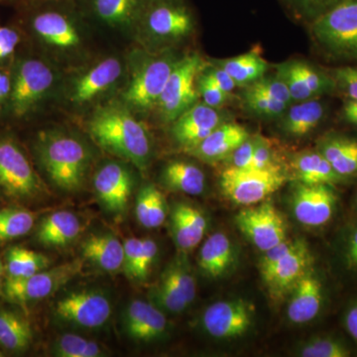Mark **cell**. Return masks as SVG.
Masks as SVG:
<instances>
[{"instance_id":"obj_49","label":"cell","mask_w":357,"mask_h":357,"mask_svg":"<svg viewBox=\"0 0 357 357\" xmlns=\"http://www.w3.org/2000/svg\"><path fill=\"white\" fill-rule=\"evenodd\" d=\"M335 91L347 98L357 100V67H342L332 70Z\"/></svg>"},{"instance_id":"obj_38","label":"cell","mask_w":357,"mask_h":357,"mask_svg":"<svg viewBox=\"0 0 357 357\" xmlns=\"http://www.w3.org/2000/svg\"><path fill=\"white\" fill-rule=\"evenodd\" d=\"M243 102L250 114L266 119H280L289 107L287 103L279 102L249 88L244 91Z\"/></svg>"},{"instance_id":"obj_9","label":"cell","mask_w":357,"mask_h":357,"mask_svg":"<svg viewBox=\"0 0 357 357\" xmlns=\"http://www.w3.org/2000/svg\"><path fill=\"white\" fill-rule=\"evenodd\" d=\"M208 63L199 53L183 55L174 68L154 114L169 126L181 114L199 102L198 79Z\"/></svg>"},{"instance_id":"obj_23","label":"cell","mask_w":357,"mask_h":357,"mask_svg":"<svg viewBox=\"0 0 357 357\" xmlns=\"http://www.w3.org/2000/svg\"><path fill=\"white\" fill-rule=\"evenodd\" d=\"M250 136L248 129L236 122H223L196 146L185 151L206 163L225 161L241 143Z\"/></svg>"},{"instance_id":"obj_58","label":"cell","mask_w":357,"mask_h":357,"mask_svg":"<svg viewBox=\"0 0 357 357\" xmlns=\"http://www.w3.org/2000/svg\"><path fill=\"white\" fill-rule=\"evenodd\" d=\"M15 0H0V3H13Z\"/></svg>"},{"instance_id":"obj_25","label":"cell","mask_w":357,"mask_h":357,"mask_svg":"<svg viewBox=\"0 0 357 357\" xmlns=\"http://www.w3.org/2000/svg\"><path fill=\"white\" fill-rule=\"evenodd\" d=\"M326 116V103L319 98L294 102L278 119L279 128L289 137H306L323 123Z\"/></svg>"},{"instance_id":"obj_27","label":"cell","mask_w":357,"mask_h":357,"mask_svg":"<svg viewBox=\"0 0 357 357\" xmlns=\"http://www.w3.org/2000/svg\"><path fill=\"white\" fill-rule=\"evenodd\" d=\"M82 255L102 271L116 273L123 265V243L110 234H91L82 243Z\"/></svg>"},{"instance_id":"obj_46","label":"cell","mask_w":357,"mask_h":357,"mask_svg":"<svg viewBox=\"0 0 357 357\" xmlns=\"http://www.w3.org/2000/svg\"><path fill=\"white\" fill-rule=\"evenodd\" d=\"M250 168L258 170H282L273 146L262 135H257V143L251 160Z\"/></svg>"},{"instance_id":"obj_55","label":"cell","mask_w":357,"mask_h":357,"mask_svg":"<svg viewBox=\"0 0 357 357\" xmlns=\"http://www.w3.org/2000/svg\"><path fill=\"white\" fill-rule=\"evenodd\" d=\"M340 114L345 122L357 128V100L347 98L342 105Z\"/></svg>"},{"instance_id":"obj_54","label":"cell","mask_w":357,"mask_h":357,"mask_svg":"<svg viewBox=\"0 0 357 357\" xmlns=\"http://www.w3.org/2000/svg\"><path fill=\"white\" fill-rule=\"evenodd\" d=\"M10 68H0V119L10 93Z\"/></svg>"},{"instance_id":"obj_22","label":"cell","mask_w":357,"mask_h":357,"mask_svg":"<svg viewBox=\"0 0 357 357\" xmlns=\"http://www.w3.org/2000/svg\"><path fill=\"white\" fill-rule=\"evenodd\" d=\"M123 328L131 340L150 342L166 335L168 321L153 303L133 300L123 312Z\"/></svg>"},{"instance_id":"obj_3","label":"cell","mask_w":357,"mask_h":357,"mask_svg":"<svg viewBox=\"0 0 357 357\" xmlns=\"http://www.w3.org/2000/svg\"><path fill=\"white\" fill-rule=\"evenodd\" d=\"M126 76L124 55L96 54L83 64L63 70L53 105L65 114L84 119L116 98Z\"/></svg>"},{"instance_id":"obj_13","label":"cell","mask_w":357,"mask_h":357,"mask_svg":"<svg viewBox=\"0 0 357 357\" xmlns=\"http://www.w3.org/2000/svg\"><path fill=\"white\" fill-rule=\"evenodd\" d=\"M84 259L47 268L25 278H6L2 285L4 297L15 304L26 305L46 299L81 272Z\"/></svg>"},{"instance_id":"obj_43","label":"cell","mask_w":357,"mask_h":357,"mask_svg":"<svg viewBox=\"0 0 357 357\" xmlns=\"http://www.w3.org/2000/svg\"><path fill=\"white\" fill-rule=\"evenodd\" d=\"M198 91L202 102L213 109H222L229 102L232 95L225 93L220 89L208 75L204 70L198 79Z\"/></svg>"},{"instance_id":"obj_35","label":"cell","mask_w":357,"mask_h":357,"mask_svg":"<svg viewBox=\"0 0 357 357\" xmlns=\"http://www.w3.org/2000/svg\"><path fill=\"white\" fill-rule=\"evenodd\" d=\"M160 280L165 282L178 296L191 306L196 298L197 286L191 265L185 252H180L164 270Z\"/></svg>"},{"instance_id":"obj_6","label":"cell","mask_w":357,"mask_h":357,"mask_svg":"<svg viewBox=\"0 0 357 357\" xmlns=\"http://www.w3.org/2000/svg\"><path fill=\"white\" fill-rule=\"evenodd\" d=\"M182 56L177 50L153 53L134 44L124 55L126 81L116 100L140 119L154 114L167 81Z\"/></svg>"},{"instance_id":"obj_39","label":"cell","mask_w":357,"mask_h":357,"mask_svg":"<svg viewBox=\"0 0 357 357\" xmlns=\"http://www.w3.org/2000/svg\"><path fill=\"white\" fill-rule=\"evenodd\" d=\"M292 63L314 98H319L335 91L332 75L326 74L323 70L304 61L292 60Z\"/></svg>"},{"instance_id":"obj_1","label":"cell","mask_w":357,"mask_h":357,"mask_svg":"<svg viewBox=\"0 0 357 357\" xmlns=\"http://www.w3.org/2000/svg\"><path fill=\"white\" fill-rule=\"evenodd\" d=\"M20 9L35 53L61 70L83 64L96 55L91 34L95 27L74 0H54Z\"/></svg>"},{"instance_id":"obj_45","label":"cell","mask_w":357,"mask_h":357,"mask_svg":"<svg viewBox=\"0 0 357 357\" xmlns=\"http://www.w3.org/2000/svg\"><path fill=\"white\" fill-rule=\"evenodd\" d=\"M20 32L15 27H0V68H8L13 64L22 41Z\"/></svg>"},{"instance_id":"obj_60","label":"cell","mask_w":357,"mask_h":357,"mask_svg":"<svg viewBox=\"0 0 357 357\" xmlns=\"http://www.w3.org/2000/svg\"><path fill=\"white\" fill-rule=\"evenodd\" d=\"M356 210H357V195H356Z\"/></svg>"},{"instance_id":"obj_5","label":"cell","mask_w":357,"mask_h":357,"mask_svg":"<svg viewBox=\"0 0 357 357\" xmlns=\"http://www.w3.org/2000/svg\"><path fill=\"white\" fill-rule=\"evenodd\" d=\"M9 68L10 93L0 119L30 121L53 105L62 77L60 68L35 52L17 54Z\"/></svg>"},{"instance_id":"obj_31","label":"cell","mask_w":357,"mask_h":357,"mask_svg":"<svg viewBox=\"0 0 357 357\" xmlns=\"http://www.w3.org/2000/svg\"><path fill=\"white\" fill-rule=\"evenodd\" d=\"M290 164L296 180L302 184L331 185L335 187L345 182L317 149L306 150L296 154Z\"/></svg>"},{"instance_id":"obj_30","label":"cell","mask_w":357,"mask_h":357,"mask_svg":"<svg viewBox=\"0 0 357 357\" xmlns=\"http://www.w3.org/2000/svg\"><path fill=\"white\" fill-rule=\"evenodd\" d=\"M236 260V249L227 234L215 232L199 249V269L210 278H220L229 271Z\"/></svg>"},{"instance_id":"obj_50","label":"cell","mask_w":357,"mask_h":357,"mask_svg":"<svg viewBox=\"0 0 357 357\" xmlns=\"http://www.w3.org/2000/svg\"><path fill=\"white\" fill-rule=\"evenodd\" d=\"M257 143V135L249 136L248 139L241 143L238 147L227 157L225 161L229 163L227 167L236 168H250L251 160Z\"/></svg>"},{"instance_id":"obj_41","label":"cell","mask_w":357,"mask_h":357,"mask_svg":"<svg viewBox=\"0 0 357 357\" xmlns=\"http://www.w3.org/2000/svg\"><path fill=\"white\" fill-rule=\"evenodd\" d=\"M295 16L311 24L344 0H283Z\"/></svg>"},{"instance_id":"obj_28","label":"cell","mask_w":357,"mask_h":357,"mask_svg":"<svg viewBox=\"0 0 357 357\" xmlns=\"http://www.w3.org/2000/svg\"><path fill=\"white\" fill-rule=\"evenodd\" d=\"M83 231V225L76 215L69 211H54L40 222L36 238L49 248H64L74 243Z\"/></svg>"},{"instance_id":"obj_15","label":"cell","mask_w":357,"mask_h":357,"mask_svg":"<svg viewBox=\"0 0 357 357\" xmlns=\"http://www.w3.org/2000/svg\"><path fill=\"white\" fill-rule=\"evenodd\" d=\"M130 166L122 160H107L93 174L96 199L110 215H121L128 211L136 181Z\"/></svg>"},{"instance_id":"obj_29","label":"cell","mask_w":357,"mask_h":357,"mask_svg":"<svg viewBox=\"0 0 357 357\" xmlns=\"http://www.w3.org/2000/svg\"><path fill=\"white\" fill-rule=\"evenodd\" d=\"M160 182L172 192L199 196L206 187L203 169L187 160H171L162 168Z\"/></svg>"},{"instance_id":"obj_20","label":"cell","mask_w":357,"mask_h":357,"mask_svg":"<svg viewBox=\"0 0 357 357\" xmlns=\"http://www.w3.org/2000/svg\"><path fill=\"white\" fill-rule=\"evenodd\" d=\"M314 266V256L307 241L298 238L295 248L275 263L262 276L265 285L274 299L289 295L297 282Z\"/></svg>"},{"instance_id":"obj_48","label":"cell","mask_w":357,"mask_h":357,"mask_svg":"<svg viewBox=\"0 0 357 357\" xmlns=\"http://www.w3.org/2000/svg\"><path fill=\"white\" fill-rule=\"evenodd\" d=\"M158 255V246L151 238H141L139 255L134 280H146Z\"/></svg>"},{"instance_id":"obj_21","label":"cell","mask_w":357,"mask_h":357,"mask_svg":"<svg viewBox=\"0 0 357 357\" xmlns=\"http://www.w3.org/2000/svg\"><path fill=\"white\" fill-rule=\"evenodd\" d=\"M289 295V321L294 325L311 323L319 316L325 302L323 280L312 268L297 282Z\"/></svg>"},{"instance_id":"obj_53","label":"cell","mask_w":357,"mask_h":357,"mask_svg":"<svg viewBox=\"0 0 357 357\" xmlns=\"http://www.w3.org/2000/svg\"><path fill=\"white\" fill-rule=\"evenodd\" d=\"M345 331L357 344V299L351 303L344 316Z\"/></svg>"},{"instance_id":"obj_14","label":"cell","mask_w":357,"mask_h":357,"mask_svg":"<svg viewBox=\"0 0 357 357\" xmlns=\"http://www.w3.org/2000/svg\"><path fill=\"white\" fill-rule=\"evenodd\" d=\"M54 314L66 325L96 330L109 321L112 303L107 294L96 289L73 291L56 302Z\"/></svg>"},{"instance_id":"obj_57","label":"cell","mask_w":357,"mask_h":357,"mask_svg":"<svg viewBox=\"0 0 357 357\" xmlns=\"http://www.w3.org/2000/svg\"><path fill=\"white\" fill-rule=\"evenodd\" d=\"M3 265L0 262V289H2V285H3V284H2V274H3Z\"/></svg>"},{"instance_id":"obj_24","label":"cell","mask_w":357,"mask_h":357,"mask_svg":"<svg viewBox=\"0 0 357 357\" xmlns=\"http://www.w3.org/2000/svg\"><path fill=\"white\" fill-rule=\"evenodd\" d=\"M170 229L178 251L190 252L203 241L208 229V220L197 206L178 203L171 208Z\"/></svg>"},{"instance_id":"obj_36","label":"cell","mask_w":357,"mask_h":357,"mask_svg":"<svg viewBox=\"0 0 357 357\" xmlns=\"http://www.w3.org/2000/svg\"><path fill=\"white\" fill-rule=\"evenodd\" d=\"M38 213L21 206L0 208V243L20 238L31 231Z\"/></svg>"},{"instance_id":"obj_11","label":"cell","mask_w":357,"mask_h":357,"mask_svg":"<svg viewBox=\"0 0 357 357\" xmlns=\"http://www.w3.org/2000/svg\"><path fill=\"white\" fill-rule=\"evenodd\" d=\"M282 170H258L227 167L220 177L223 195L239 206H249L266 201L286 181Z\"/></svg>"},{"instance_id":"obj_33","label":"cell","mask_w":357,"mask_h":357,"mask_svg":"<svg viewBox=\"0 0 357 357\" xmlns=\"http://www.w3.org/2000/svg\"><path fill=\"white\" fill-rule=\"evenodd\" d=\"M211 63L225 70L237 86H250L264 77L268 70L266 61L255 51Z\"/></svg>"},{"instance_id":"obj_8","label":"cell","mask_w":357,"mask_h":357,"mask_svg":"<svg viewBox=\"0 0 357 357\" xmlns=\"http://www.w3.org/2000/svg\"><path fill=\"white\" fill-rule=\"evenodd\" d=\"M48 194L46 183L17 138L0 133V198L30 204Z\"/></svg>"},{"instance_id":"obj_47","label":"cell","mask_w":357,"mask_h":357,"mask_svg":"<svg viewBox=\"0 0 357 357\" xmlns=\"http://www.w3.org/2000/svg\"><path fill=\"white\" fill-rule=\"evenodd\" d=\"M340 252L345 269L357 274V223L345 229L340 239Z\"/></svg>"},{"instance_id":"obj_37","label":"cell","mask_w":357,"mask_h":357,"mask_svg":"<svg viewBox=\"0 0 357 357\" xmlns=\"http://www.w3.org/2000/svg\"><path fill=\"white\" fill-rule=\"evenodd\" d=\"M53 354L59 357H100L105 356V351L98 342L76 333H64L56 340Z\"/></svg>"},{"instance_id":"obj_18","label":"cell","mask_w":357,"mask_h":357,"mask_svg":"<svg viewBox=\"0 0 357 357\" xmlns=\"http://www.w3.org/2000/svg\"><path fill=\"white\" fill-rule=\"evenodd\" d=\"M333 187L297 182L290 199L296 220L309 227L328 225L337 213L338 204V196Z\"/></svg>"},{"instance_id":"obj_44","label":"cell","mask_w":357,"mask_h":357,"mask_svg":"<svg viewBox=\"0 0 357 357\" xmlns=\"http://www.w3.org/2000/svg\"><path fill=\"white\" fill-rule=\"evenodd\" d=\"M253 91L266 95L269 98L279 100L284 103L291 105L293 103L292 98L289 93L287 86L282 81L279 76L273 77H262L261 79L256 81L255 83L251 84L250 86H246Z\"/></svg>"},{"instance_id":"obj_34","label":"cell","mask_w":357,"mask_h":357,"mask_svg":"<svg viewBox=\"0 0 357 357\" xmlns=\"http://www.w3.org/2000/svg\"><path fill=\"white\" fill-rule=\"evenodd\" d=\"M50 264L49 257L42 253L23 246H13L7 250L3 269L7 278H25L47 269Z\"/></svg>"},{"instance_id":"obj_40","label":"cell","mask_w":357,"mask_h":357,"mask_svg":"<svg viewBox=\"0 0 357 357\" xmlns=\"http://www.w3.org/2000/svg\"><path fill=\"white\" fill-rule=\"evenodd\" d=\"M303 357H349L352 351L349 345L335 337L312 338L300 347Z\"/></svg>"},{"instance_id":"obj_4","label":"cell","mask_w":357,"mask_h":357,"mask_svg":"<svg viewBox=\"0 0 357 357\" xmlns=\"http://www.w3.org/2000/svg\"><path fill=\"white\" fill-rule=\"evenodd\" d=\"M91 143L70 128L48 126L33 139V158L52 185L73 194L83 189L93 170L96 152Z\"/></svg>"},{"instance_id":"obj_26","label":"cell","mask_w":357,"mask_h":357,"mask_svg":"<svg viewBox=\"0 0 357 357\" xmlns=\"http://www.w3.org/2000/svg\"><path fill=\"white\" fill-rule=\"evenodd\" d=\"M317 150L345 182L357 177V138L328 133L318 141Z\"/></svg>"},{"instance_id":"obj_12","label":"cell","mask_w":357,"mask_h":357,"mask_svg":"<svg viewBox=\"0 0 357 357\" xmlns=\"http://www.w3.org/2000/svg\"><path fill=\"white\" fill-rule=\"evenodd\" d=\"M86 20L100 27L134 40L141 17L149 0H74Z\"/></svg>"},{"instance_id":"obj_17","label":"cell","mask_w":357,"mask_h":357,"mask_svg":"<svg viewBox=\"0 0 357 357\" xmlns=\"http://www.w3.org/2000/svg\"><path fill=\"white\" fill-rule=\"evenodd\" d=\"M255 307L243 299L220 301L204 310L202 326L210 337L220 340H236L249 332Z\"/></svg>"},{"instance_id":"obj_10","label":"cell","mask_w":357,"mask_h":357,"mask_svg":"<svg viewBox=\"0 0 357 357\" xmlns=\"http://www.w3.org/2000/svg\"><path fill=\"white\" fill-rule=\"evenodd\" d=\"M310 25L312 39L326 55L357 61V0H344Z\"/></svg>"},{"instance_id":"obj_2","label":"cell","mask_w":357,"mask_h":357,"mask_svg":"<svg viewBox=\"0 0 357 357\" xmlns=\"http://www.w3.org/2000/svg\"><path fill=\"white\" fill-rule=\"evenodd\" d=\"M93 144L145 173L154 155V141L144 119L116 98L81 119Z\"/></svg>"},{"instance_id":"obj_59","label":"cell","mask_w":357,"mask_h":357,"mask_svg":"<svg viewBox=\"0 0 357 357\" xmlns=\"http://www.w3.org/2000/svg\"><path fill=\"white\" fill-rule=\"evenodd\" d=\"M4 356L3 352L0 351V357Z\"/></svg>"},{"instance_id":"obj_52","label":"cell","mask_w":357,"mask_h":357,"mask_svg":"<svg viewBox=\"0 0 357 357\" xmlns=\"http://www.w3.org/2000/svg\"><path fill=\"white\" fill-rule=\"evenodd\" d=\"M204 72H206V74L208 75L220 89H223L225 93L232 95L234 89H236L237 86L236 84L234 83V79H231V77H230L225 70L211 62L206 66Z\"/></svg>"},{"instance_id":"obj_19","label":"cell","mask_w":357,"mask_h":357,"mask_svg":"<svg viewBox=\"0 0 357 357\" xmlns=\"http://www.w3.org/2000/svg\"><path fill=\"white\" fill-rule=\"evenodd\" d=\"M222 109L198 102L169 126L171 137L183 151L191 149L225 122Z\"/></svg>"},{"instance_id":"obj_16","label":"cell","mask_w":357,"mask_h":357,"mask_svg":"<svg viewBox=\"0 0 357 357\" xmlns=\"http://www.w3.org/2000/svg\"><path fill=\"white\" fill-rule=\"evenodd\" d=\"M239 230L262 252L287 238V223L274 204L265 202L245 206L236 215Z\"/></svg>"},{"instance_id":"obj_51","label":"cell","mask_w":357,"mask_h":357,"mask_svg":"<svg viewBox=\"0 0 357 357\" xmlns=\"http://www.w3.org/2000/svg\"><path fill=\"white\" fill-rule=\"evenodd\" d=\"M141 238L126 239L123 243L124 258L122 271L131 280L135 277L136 266H137L138 255H139Z\"/></svg>"},{"instance_id":"obj_42","label":"cell","mask_w":357,"mask_h":357,"mask_svg":"<svg viewBox=\"0 0 357 357\" xmlns=\"http://www.w3.org/2000/svg\"><path fill=\"white\" fill-rule=\"evenodd\" d=\"M276 69L277 76L280 77L282 81L287 86L293 103L316 98L312 96L305 82L303 81L302 77L298 74L297 70L294 67L292 61H287V62L277 65Z\"/></svg>"},{"instance_id":"obj_56","label":"cell","mask_w":357,"mask_h":357,"mask_svg":"<svg viewBox=\"0 0 357 357\" xmlns=\"http://www.w3.org/2000/svg\"><path fill=\"white\" fill-rule=\"evenodd\" d=\"M49 1H54V0H15L14 4L18 8H22V7L35 6V4L44 3V2Z\"/></svg>"},{"instance_id":"obj_7","label":"cell","mask_w":357,"mask_h":357,"mask_svg":"<svg viewBox=\"0 0 357 357\" xmlns=\"http://www.w3.org/2000/svg\"><path fill=\"white\" fill-rule=\"evenodd\" d=\"M196 29V16L187 0H149L133 42L153 53L178 51Z\"/></svg>"},{"instance_id":"obj_32","label":"cell","mask_w":357,"mask_h":357,"mask_svg":"<svg viewBox=\"0 0 357 357\" xmlns=\"http://www.w3.org/2000/svg\"><path fill=\"white\" fill-rule=\"evenodd\" d=\"M31 324L20 312L0 307V347L11 352H22L33 342Z\"/></svg>"}]
</instances>
